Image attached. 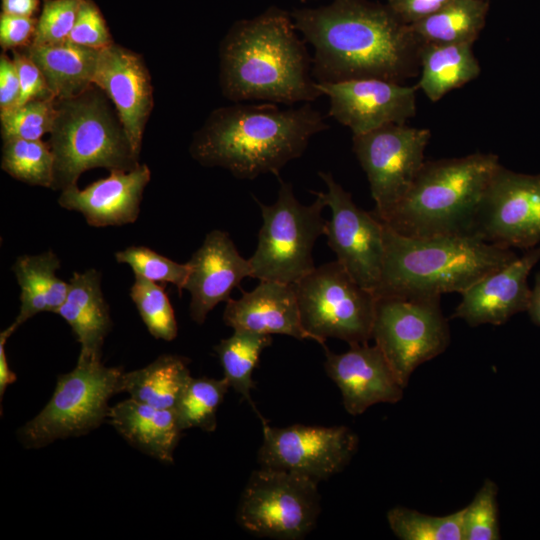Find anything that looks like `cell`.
<instances>
[{"label": "cell", "instance_id": "f1b7e54d", "mask_svg": "<svg viewBox=\"0 0 540 540\" xmlns=\"http://www.w3.org/2000/svg\"><path fill=\"white\" fill-rule=\"evenodd\" d=\"M488 10V0H453L410 26L422 43L473 45L486 24Z\"/></svg>", "mask_w": 540, "mask_h": 540}, {"label": "cell", "instance_id": "5bb4252c", "mask_svg": "<svg viewBox=\"0 0 540 540\" xmlns=\"http://www.w3.org/2000/svg\"><path fill=\"white\" fill-rule=\"evenodd\" d=\"M326 192H315L330 208L325 235L336 260L362 287L375 292L384 260L385 226L373 212L358 207L329 172L319 173Z\"/></svg>", "mask_w": 540, "mask_h": 540}, {"label": "cell", "instance_id": "cb8c5ba5", "mask_svg": "<svg viewBox=\"0 0 540 540\" xmlns=\"http://www.w3.org/2000/svg\"><path fill=\"white\" fill-rule=\"evenodd\" d=\"M64 303L56 311L71 327L81 345L79 357L101 359L104 340L112 322L96 269L74 272Z\"/></svg>", "mask_w": 540, "mask_h": 540}, {"label": "cell", "instance_id": "b9f144b4", "mask_svg": "<svg viewBox=\"0 0 540 540\" xmlns=\"http://www.w3.org/2000/svg\"><path fill=\"white\" fill-rule=\"evenodd\" d=\"M453 0H387L389 8L404 23L411 25L440 10Z\"/></svg>", "mask_w": 540, "mask_h": 540}, {"label": "cell", "instance_id": "52a82bcc", "mask_svg": "<svg viewBox=\"0 0 540 540\" xmlns=\"http://www.w3.org/2000/svg\"><path fill=\"white\" fill-rule=\"evenodd\" d=\"M280 180L277 200L266 205L255 198L262 217L257 247L249 258L251 278L295 284L315 269L312 251L325 235L326 206L315 192L310 205L300 203L291 183Z\"/></svg>", "mask_w": 540, "mask_h": 540}, {"label": "cell", "instance_id": "ba28073f", "mask_svg": "<svg viewBox=\"0 0 540 540\" xmlns=\"http://www.w3.org/2000/svg\"><path fill=\"white\" fill-rule=\"evenodd\" d=\"M123 371L107 367L101 359L78 357L75 368L59 375L45 407L18 431L28 449L57 439L87 434L108 418L109 399L122 392Z\"/></svg>", "mask_w": 540, "mask_h": 540}, {"label": "cell", "instance_id": "603a6c76", "mask_svg": "<svg viewBox=\"0 0 540 540\" xmlns=\"http://www.w3.org/2000/svg\"><path fill=\"white\" fill-rule=\"evenodd\" d=\"M108 418L133 447L164 463H173L182 428L174 409H161L129 398L110 407Z\"/></svg>", "mask_w": 540, "mask_h": 540}, {"label": "cell", "instance_id": "ac0fdd59", "mask_svg": "<svg viewBox=\"0 0 540 540\" xmlns=\"http://www.w3.org/2000/svg\"><path fill=\"white\" fill-rule=\"evenodd\" d=\"M341 354L325 348L324 368L342 395L345 410L357 416L378 403H396L404 388L381 349L374 344H352Z\"/></svg>", "mask_w": 540, "mask_h": 540}, {"label": "cell", "instance_id": "8d00e7d4", "mask_svg": "<svg viewBox=\"0 0 540 540\" xmlns=\"http://www.w3.org/2000/svg\"><path fill=\"white\" fill-rule=\"evenodd\" d=\"M497 494L496 483L486 479L470 504L463 508V540H498L501 538Z\"/></svg>", "mask_w": 540, "mask_h": 540}, {"label": "cell", "instance_id": "83f0119b", "mask_svg": "<svg viewBox=\"0 0 540 540\" xmlns=\"http://www.w3.org/2000/svg\"><path fill=\"white\" fill-rule=\"evenodd\" d=\"M189 360L161 355L146 367L123 373L122 392L130 398L161 409H174L188 383Z\"/></svg>", "mask_w": 540, "mask_h": 540}, {"label": "cell", "instance_id": "9c48e42d", "mask_svg": "<svg viewBox=\"0 0 540 540\" xmlns=\"http://www.w3.org/2000/svg\"><path fill=\"white\" fill-rule=\"evenodd\" d=\"M294 285L300 320L310 339L349 345L372 339L375 294L359 285L337 261L315 267Z\"/></svg>", "mask_w": 540, "mask_h": 540}, {"label": "cell", "instance_id": "7bdbcfd3", "mask_svg": "<svg viewBox=\"0 0 540 540\" xmlns=\"http://www.w3.org/2000/svg\"><path fill=\"white\" fill-rule=\"evenodd\" d=\"M20 96V78L16 64L5 52L0 56V112L12 109Z\"/></svg>", "mask_w": 540, "mask_h": 540}, {"label": "cell", "instance_id": "7a4b0ae2", "mask_svg": "<svg viewBox=\"0 0 540 540\" xmlns=\"http://www.w3.org/2000/svg\"><path fill=\"white\" fill-rule=\"evenodd\" d=\"M328 128L309 103L235 104L212 111L195 133L191 156L203 166L221 167L239 179H255L300 157L310 139Z\"/></svg>", "mask_w": 540, "mask_h": 540}, {"label": "cell", "instance_id": "d590c367", "mask_svg": "<svg viewBox=\"0 0 540 540\" xmlns=\"http://www.w3.org/2000/svg\"><path fill=\"white\" fill-rule=\"evenodd\" d=\"M118 263L131 267L135 276L160 283L174 284L179 293L184 290L189 264L178 263L144 246H130L115 253Z\"/></svg>", "mask_w": 540, "mask_h": 540}, {"label": "cell", "instance_id": "ee69618b", "mask_svg": "<svg viewBox=\"0 0 540 540\" xmlns=\"http://www.w3.org/2000/svg\"><path fill=\"white\" fill-rule=\"evenodd\" d=\"M15 330L16 329L12 325H10L0 334V397L1 399L7 387L13 384L17 379L16 374L10 369V366L7 360L6 349H5L7 339L13 334Z\"/></svg>", "mask_w": 540, "mask_h": 540}, {"label": "cell", "instance_id": "8fae6325", "mask_svg": "<svg viewBox=\"0 0 540 540\" xmlns=\"http://www.w3.org/2000/svg\"><path fill=\"white\" fill-rule=\"evenodd\" d=\"M440 298L376 296L372 339L403 387L418 366L443 353L450 343Z\"/></svg>", "mask_w": 540, "mask_h": 540}, {"label": "cell", "instance_id": "74e56055", "mask_svg": "<svg viewBox=\"0 0 540 540\" xmlns=\"http://www.w3.org/2000/svg\"><path fill=\"white\" fill-rule=\"evenodd\" d=\"M83 0H42L33 45L61 43L68 40Z\"/></svg>", "mask_w": 540, "mask_h": 540}, {"label": "cell", "instance_id": "e0dca14e", "mask_svg": "<svg viewBox=\"0 0 540 540\" xmlns=\"http://www.w3.org/2000/svg\"><path fill=\"white\" fill-rule=\"evenodd\" d=\"M92 83L114 103L133 151L139 156L153 108V88L142 57L120 45L100 50Z\"/></svg>", "mask_w": 540, "mask_h": 540}, {"label": "cell", "instance_id": "4dcf8cb0", "mask_svg": "<svg viewBox=\"0 0 540 540\" xmlns=\"http://www.w3.org/2000/svg\"><path fill=\"white\" fill-rule=\"evenodd\" d=\"M230 384L225 377H191L174 408L182 430L200 428L213 432L217 426V410Z\"/></svg>", "mask_w": 540, "mask_h": 540}, {"label": "cell", "instance_id": "f546056e", "mask_svg": "<svg viewBox=\"0 0 540 540\" xmlns=\"http://www.w3.org/2000/svg\"><path fill=\"white\" fill-rule=\"evenodd\" d=\"M271 343V335L236 329L230 337L222 339L214 347L230 387L253 407L261 420L264 418L257 411L250 395L255 387L252 374L262 351Z\"/></svg>", "mask_w": 540, "mask_h": 540}, {"label": "cell", "instance_id": "30bf717a", "mask_svg": "<svg viewBox=\"0 0 540 540\" xmlns=\"http://www.w3.org/2000/svg\"><path fill=\"white\" fill-rule=\"evenodd\" d=\"M317 484L294 472L261 467L244 487L236 520L259 537L302 539L320 513Z\"/></svg>", "mask_w": 540, "mask_h": 540}, {"label": "cell", "instance_id": "bcb514c9", "mask_svg": "<svg viewBox=\"0 0 540 540\" xmlns=\"http://www.w3.org/2000/svg\"><path fill=\"white\" fill-rule=\"evenodd\" d=\"M526 312L531 321L535 325L540 326V271L535 276Z\"/></svg>", "mask_w": 540, "mask_h": 540}, {"label": "cell", "instance_id": "4316f807", "mask_svg": "<svg viewBox=\"0 0 540 540\" xmlns=\"http://www.w3.org/2000/svg\"><path fill=\"white\" fill-rule=\"evenodd\" d=\"M480 65L471 44L423 43L416 84L432 102L476 79Z\"/></svg>", "mask_w": 540, "mask_h": 540}, {"label": "cell", "instance_id": "7402d4cb", "mask_svg": "<svg viewBox=\"0 0 540 540\" xmlns=\"http://www.w3.org/2000/svg\"><path fill=\"white\" fill-rule=\"evenodd\" d=\"M224 323L236 329L261 334H282L299 340L310 339L303 329L293 284L262 280L251 291L230 298L223 313Z\"/></svg>", "mask_w": 540, "mask_h": 540}, {"label": "cell", "instance_id": "d6986e66", "mask_svg": "<svg viewBox=\"0 0 540 540\" xmlns=\"http://www.w3.org/2000/svg\"><path fill=\"white\" fill-rule=\"evenodd\" d=\"M540 260V247L526 250L509 264L485 275L464 292L452 318L469 326L502 325L527 310L531 288L528 276Z\"/></svg>", "mask_w": 540, "mask_h": 540}, {"label": "cell", "instance_id": "ffe728a7", "mask_svg": "<svg viewBox=\"0 0 540 540\" xmlns=\"http://www.w3.org/2000/svg\"><path fill=\"white\" fill-rule=\"evenodd\" d=\"M188 264L184 290L191 295L190 316L197 324H203L208 313L227 302L242 280L252 275L249 259L241 256L227 232L218 229L206 235Z\"/></svg>", "mask_w": 540, "mask_h": 540}, {"label": "cell", "instance_id": "836d02e7", "mask_svg": "<svg viewBox=\"0 0 540 540\" xmlns=\"http://www.w3.org/2000/svg\"><path fill=\"white\" fill-rule=\"evenodd\" d=\"M130 297L149 333L156 339L172 341L178 332L173 307L164 288L135 276Z\"/></svg>", "mask_w": 540, "mask_h": 540}, {"label": "cell", "instance_id": "3957f363", "mask_svg": "<svg viewBox=\"0 0 540 540\" xmlns=\"http://www.w3.org/2000/svg\"><path fill=\"white\" fill-rule=\"evenodd\" d=\"M292 16L271 8L236 22L220 44V87L234 101L292 106L322 96Z\"/></svg>", "mask_w": 540, "mask_h": 540}, {"label": "cell", "instance_id": "e575fe53", "mask_svg": "<svg viewBox=\"0 0 540 540\" xmlns=\"http://www.w3.org/2000/svg\"><path fill=\"white\" fill-rule=\"evenodd\" d=\"M56 116L55 98L33 100L0 112L3 141L40 140L44 134L51 133Z\"/></svg>", "mask_w": 540, "mask_h": 540}, {"label": "cell", "instance_id": "4fadbf2b", "mask_svg": "<svg viewBox=\"0 0 540 540\" xmlns=\"http://www.w3.org/2000/svg\"><path fill=\"white\" fill-rule=\"evenodd\" d=\"M471 235L504 248L531 249L540 243V174L494 173L477 210Z\"/></svg>", "mask_w": 540, "mask_h": 540}, {"label": "cell", "instance_id": "7c38bea8", "mask_svg": "<svg viewBox=\"0 0 540 540\" xmlns=\"http://www.w3.org/2000/svg\"><path fill=\"white\" fill-rule=\"evenodd\" d=\"M431 132L389 124L352 137L353 152L364 170L375 202L373 214L384 220L409 191L425 159Z\"/></svg>", "mask_w": 540, "mask_h": 540}, {"label": "cell", "instance_id": "d6a6232c", "mask_svg": "<svg viewBox=\"0 0 540 540\" xmlns=\"http://www.w3.org/2000/svg\"><path fill=\"white\" fill-rule=\"evenodd\" d=\"M463 509L445 516H431L406 507H394L387 521L401 540H463Z\"/></svg>", "mask_w": 540, "mask_h": 540}, {"label": "cell", "instance_id": "44dd1931", "mask_svg": "<svg viewBox=\"0 0 540 540\" xmlns=\"http://www.w3.org/2000/svg\"><path fill=\"white\" fill-rule=\"evenodd\" d=\"M151 172L146 164L130 171H111L84 189L77 185L61 191V207L81 213L94 227L133 223L139 216L140 203Z\"/></svg>", "mask_w": 540, "mask_h": 540}, {"label": "cell", "instance_id": "7dc6e473", "mask_svg": "<svg viewBox=\"0 0 540 540\" xmlns=\"http://www.w3.org/2000/svg\"><path fill=\"white\" fill-rule=\"evenodd\" d=\"M301 1H302V2H306V1H308V0H301Z\"/></svg>", "mask_w": 540, "mask_h": 540}, {"label": "cell", "instance_id": "60d3db41", "mask_svg": "<svg viewBox=\"0 0 540 540\" xmlns=\"http://www.w3.org/2000/svg\"><path fill=\"white\" fill-rule=\"evenodd\" d=\"M36 17H21L0 14V45L4 51L20 50L32 44L36 25Z\"/></svg>", "mask_w": 540, "mask_h": 540}, {"label": "cell", "instance_id": "277c9868", "mask_svg": "<svg viewBox=\"0 0 540 540\" xmlns=\"http://www.w3.org/2000/svg\"><path fill=\"white\" fill-rule=\"evenodd\" d=\"M385 226V225H384ZM384 260L375 296L404 298L461 294L518 255L473 235L408 237L387 226Z\"/></svg>", "mask_w": 540, "mask_h": 540}, {"label": "cell", "instance_id": "484cf974", "mask_svg": "<svg viewBox=\"0 0 540 540\" xmlns=\"http://www.w3.org/2000/svg\"><path fill=\"white\" fill-rule=\"evenodd\" d=\"M61 263L53 251L36 255H21L12 266L20 288V308L15 329L41 312H53L64 303L69 283L60 279L56 272Z\"/></svg>", "mask_w": 540, "mask_h": 540}, {"label": "cell", "instance_id": "9a60e30c", "mask_svg": "<svg viewBox=\"0 0 540 540\" xmlns=\"http://www.w3.org/2000/svg\"><path fill=\"white\" fill-rule=\"evenodd\" d=\"M262 429L261 467L294 472L317 483L341 472L358 447L357 435L346 426L279 428L264 419Z\"/></svg>", "mask_w": 540, "mask_h": 540}, {"label": "cell", "instance_id": "8992f818", "mask_svg": "<svg viewBox=\"0 0 540 540\" xmlns=\"http://www.w3.org/2000/svg\"><path fill=\"white\" fill-rule=\"evenodd\" d=\"M56 107L49 141L54 155L52 189L77 185L79 176L92 168L130 171L140 164L120 120L94 84L77 97L56 100Z\"/></svg>", "mask_w": 540, "mask_h": 540}, {"label": "cell", "instance_id": "6da1fadb", "mask_svg": "<svg viewBox=\"0 0 540 540\" xmlns=\"http://www.w3.org/2000/svg\"><path fill=\"white\" fill-rule=\"evenodd\" d=\"M295 27L314 49L317 83L377 78L397 83L420 73L422 41L389 8L368 0H334L297 9Z\"/></svg>", "mask_w": 540, "mask_h": 540}, {"label": "cell", "instance_id": "f6af8a7d", "mask_svg": "<svg viewBox=\"0 0 540 540\" xmlns=\"http://www.w3.org/2000/svg\"><path fill=\"white\" fill-rule=\"evenodd\" d=\"M41 3L42 0H1V9L9 15L35 17Z\"/></svg>", "mask_w": 540, "mask_h": 540}, {"label": "cell", "instance_id": "f35d334b", "mask_svg": "<svg viewBox=\"0 0 540 540\" xmlns=\"http://www.w3.org/2000/svg\"><path fill=\"white\" fill-rule=\"evenodd\" d=\"M68 41L96 50L114 43L105 18L93 0L82 1Z\"/></svg>", "mask_w": 540, "mask_h": 540}, {"label": "cell", "instance_id": "2e32d148", "mask_svg": "<svg viewBox=\"0 0 540 540\" xmlns=\"http://www.w3.org/2000/svg\"><path fill=\"white\" fill-rule=\"evenodd\" d=\"M329 98L328 114L353 135L389 124H406L416 114V85L377 78L317 83Z\"/></svg>", "mask_w": 540, "mask_h": 540}, {"label": "cell", "instance_id": "5b68a950", "mask_svg": "<svg viewBox=\"0 0 540 540\" xmlns=\"http://www.w3.org/2000/svg\"><path fill=\"white\" fill-rule=\"evenodd\" d=\"M492 153L425 161L409 191L382 220L408 237L471 235L483 195L498 167Z\"/></svg>", "mask_w": 540, "mask_h": 540}, {"label": "cell", "instance_id": "1f68e13d", "mask_svg": "<svg viewBox=\"0 0 540 540\" xmlns=\"http://www.w3.org/2000/svg\"><path fill=\"white\" fill-rule=\"evenodd\" d=\"M1 168L13 178L27 184L47 188L53 186L54 155L49 143L41 139L4 140Z\"/></svg>", "mask_w": 540, "mask_h": 540}, {"label": "cell", "instance_id": "ab89813d", "mask_svg": "<svg viewBox=\"0 0 540 540\" xmlns=\"http://www.w3.org/2000/svg\"><path fill=\"white\" fill-rule=\"evenodd\" d=\"M12 52V59L16 64L20 78V96L13 108L33 100L55 98L42 71L34 61L23 50H13Z\"/></svg>", "mask_w": 540, "mask_h": 540}, {"label": "cell", "instance_id": "d4e9b609", "mask_svg": "<svg viewBox=\"0 0 540 540\" xmlns=\"http://www.w3.org/2000/svg\"><path fill=\"white\" fill-rule=\"evenodd\" d=\"M23 50L40 68L56 100L77 97L92 85L100 50L65 41Z\"/></svg>", "mask_w": 540, "mask_h": 540}]
</instances>
